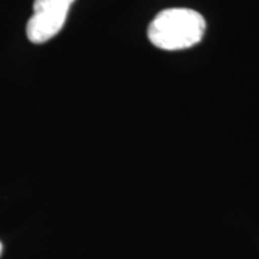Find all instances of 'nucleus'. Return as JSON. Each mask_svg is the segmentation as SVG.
Returning <instances> with one entry per match:
<instances>
[{
  "label": "nucleus",
  "instance_id": "nucleus-1",
  "mask_svg": "<svg viewBox=\"0 0 259 259\" xmlns=\"http://www.w3.org/2000/svg\"><path fill=\"white\" fill-rule=\"evenodd\" d=\"M206 20L196 10L171 8L161 10L147 29L150 42L164 51H180L203 39Z\"/></svg>",
  "mask_w": 259,
  "mask_h": 259
},
{
  "label": "nucleus",
  "instance_id": "nucleus-2",
  "mask_svg": "<svg viewBox=\"0 0 259 259\" xmlns=\"http://www.w3.org/2000/svg\"><path fill=\"white\" fill-rule=\"evenodd\" d=\"M75 0H35L33 15L28 20L26 35L32 44H45L64 28Z\"/></svg>",
  "mask_w": 259,
  "mask_h": 259
},
{
  "label": "nucleus",
  "instance_id": "nucleus-3",
  "mask_svg": "<svg viewBox=\"0 0 259 259\" xmlns=\"http://www.w3.org/2000/svg\"><path fill=\"white\" fill-rule=\"evenodd\" d=\"M2 249H3V248H2V242H0V255H2Z\"/></svg>",
  "mask_w": 259,
  "mask_h": 259
}]
</instances>
